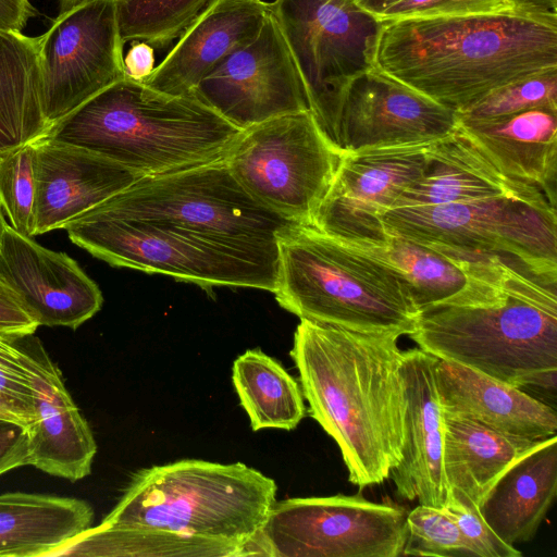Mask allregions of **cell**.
Segmentation results:
<instances>
[{"label":"cell","instance_id":"33","mask_svg":"<svg viewBox=\"0 0 557 557\" xmlns=\"http://www.w3.org/2000/svg\"><path fill=\"white\" fill-rule=\"evenodd\" d=\"M539 107H557V67L516 79L487 94L458 119H491Z\"/></svg>","mask_w":557,"mask_h":557},{"label":"cell","instance_id":"16","mask_svg":"<svg viewBox=\"0 0 557 557\" xmlns=\"http://www.w3.org/2000/svg\"><path fill=\"white\" fill-rule=\"evenodd\" d=\"M457 123L455 111L375 67L343 88L333 144L343 152L429 144L451 133Z\"/></svg>","mask_w":557,"mask_h":557},{"label":"cell","instance_id":"40","mask_svg":"<svg viewBox=\"0 0 557 557\" xmlns=\"http://www.w3.org/2000/svg\"><path fill=\"white\" fill-rule=\"evenodd\" d=\"M27 432L16 425L0 421V475L26 466Z\"/></svg>","mask_w":557,"mask_h":557},{"label":"cell","instance_id":"32","mask_svg":"<svg viewBox=\"0 0 557 557\" xmlns=\"http://www.w3.org/2000/svg\"><path fill=\"white\" fill-rule=\"evenodd\" d=\"M60 12L82 0H58ZM211 0H116L123 42L144 41L164 48L180 37Z\"/></svg>","mask_w":557,"mask_h":557},{"label":"cell","instance_id":"5","mask_svg":"<svg viewBox=\"0 0 557 557\" xmlns=\"http://www.w3.org/2000/svg\"><path fill=\"white\" fill-rule=\"evenodd\" d=\"M278 305L306 319L367 334L410 335L420 310L406 280L385 262L313 225L277 235Z\"/></svg>","mask_w":557,"mask_h":557},{"label":"cell","instance_id":"13","mask_svg":"<svg viewBox=\"0 0 557 557\" xmlns=\"http://www.w3.org/2000/svg\"><path fill=\"white\" fill-rule=\"evenodd\" d=\"M116 0H82L39 36L42 111L49 128L124 78Z\"/></svg>","mask_w":557,"mask_h":557},{"label":"cell","instance_id":"18","mask_svg":"<svg viewBox=\"0 0 557 557\" xmlns=\"http://www.w3.org/2000/svg\"><path fill=\"white\" fill-rule=\"evenodd\" d=\"M34 392L36 420L26 466L76 482L89 475L97 453L91 429L67 392L62 372L34 334L18 337Z\"/></svg>","mask_w":557,"mask_h":557},{"label":"cell","instance_id":"6","mask_svg":"<svg viewBox=\"0 0 557 557\" xmlns=\"http://www.w3.org/2000/svg\"><path fill=\"white\" fill-rule=\"evenodd\" d=\"M276 492L273 479L243 462L182 459L134 473L101 523L232 543L246 556Z\"/></svg>","mask_w":557,"mask_h":557},{"label":"cell","instance_id":"38","mask_svg":"<svg viewBox=\"0 0 557 557\" xmlns=\"http://www.w3.org/2000/svg\"><path fill=\"white\" fill-rule=\"evenodd\" d=\"M20 336L0 334V393L35 407L34 392L23 363Z\"/></svg>","mask_w":557,"mask_h":557},{"label":"cell","instance_id":"15","mask_svg":"<svg viewBox=\"0 0 557 557\" xmlns=\"http://www.w3.org/2000/svg\"><path fill=\"white\" fill-rule=\"evenodd\" d=\"M429 144L344 152L312 225L355 246L385 243L380 216L421 177Z\"/></svg>","mask_w":557,"mask_h":557},{"label":"cell","instance_id":"28","mask_svg":"<svg viewBox=\"0 0 557 557\" xmlns=\"http://www.w3.org/2000/svg\"><path fill=\"white\" fill-rule=\"evenodd\" d=\"M39 36L0 29V158L45 136Z\"/></svg>","mask_w":557,"mask_h":557},{"label":"cell","instance_id":"20","mask_svg":"<svg viewBox=\"0 0 557 557\" xmlns=\"http://www.w3.org/2000/svg\"><path fill=\"white\" fill-rule=\"evenodd\" d=\"M34 236L64 226L143 176L88 149L41 137L35 141Z\"/></svg>","mask_w":557,"mask_h":557},{"label":"cell","instance_id":"21","mask_svg":"<svg viewBox=\"0 0 557 557\" xmlns=\"http://www.w3.org/2000/svg\"><path fill=\"white\" fill-rule=\"evenodd\" d=\"M270 12V2L263 0H211L143 83L170 95H188L259 34Z\"/></svg>","mask_w":557,"mask_h":557},{"label":"cell","instance_id":"3","mask_svg":"<svg viewBox=\"0 0 557 557\" xmlns=\"http://www.w3.org/2000/svg\"><path fill=\"white\" fill-rule=\"evenodd\" d=\"M396 334L300 319L289 351L309 414L336 442L349 481L383 483L401 460L403 350Z\"/></svg>","mask_w":557,"mask_h":557},{"label":"cell","instance_id":"19","mask_svg":"<svg viewBox=\"0 0 557 557\" xmlns=\"http://www.w3.org/2000/svg\"><path fill=\"white\" fill-rule=\"evenodd\" d=\"M436 359L420 348L403 350V457L389 476L398 497L444 508L449 487L443 465L444 416L435 382Z\"/></svg>","mask_w":557,"mask_h":557},{"label":"cell","instance_id":"2","mask_svg":"<svg viewBox=\"0 0 557 557\" xmlns=\"http://www.w3.org/2000/svg\"><path fill=\"white\" fill-rule=\"evenodd\" d=\"M375 67L456 113L557 67V13L516 0L478 14L384 22Z\"/></svg>","mask_w":557,"mask_h":557},{"label":"cell","instance_id":"23","mask_svg":"<svg viewBox=\"0 0 557 557\" xmlns=\"http://www.w3.org/2000/svg\"><path fill=\"white\" fill-rule=\"evenodd\" d=\"M458 126L504 175L541 189L556 207L557 107L491 117L458 119Z\"/></svg>","mask_w":557,"mask_h":557},{"label":"cell","instance_id":"27","mask_svg":"<svg viewBox=\"0 0 557 557\" xmlns=\"http://www.w3.org/2000/svg\"><path fill=\"white\" fill-rule=\"evenodd\" d=\"M443 416V465L449 492L463 494L478 507L504 471L542 441L508 434L468 418Z\"/></svg>","mask_w":557,"mask_h":557},{"label":"cell","instance_id":"34","mask_svg":"<svg viewBox=\"0 0 557 557\" xmlns=\"http://www.w3.org/2000/svg\"><path fill=\"white\" fill-rule=\"evenodd\" d=\"M35 141L0 158V206L11 226L29 237L35 228Z\"/></svg>","mask_w":557,"mask_h":557},{"label":"cell","instance_id":"10","mask_svg":"<svg viewBox=\"0 0 557 557\" xmlns=\"http://www.w3.org/2000/svg\"><path fill=\"white\" fill-rule=\"evenodd\" d=\"M343 153L313 113L302 111L240 131L223 161L260 205L293 223L312 225Z\"/></svg>","mask_w":557,"mask_h":557},{"label":"cell","instance_id":"44","mask_svg":"<svg viewBox=\"0 0 557 557\" xmlns=\"http://www.w3.org/2000/svg\"><path fill=\"white\" fill-rule=\"evenodd\" d=\"M525 3L532 4L537 8H542L552 12L557 13V0H520Z\"/></svg>","mask_w":557,"mask_h":557},{"label":"cell","instance_id":"39","mask_svg":"<svg viewBox=\"0 0 557 557\" xmlns=\"http://www.w3.org/2000/svg\"><path fill=\"white\" fill-rule=\"evenodd\" d=\"M38 326L16 294L0 278V333L23 336L34 334Z\"/></svg>","mask_w":557,"mask_h":557},{"label":"cell","instance_id":"12","mask_svg":"<svg viewBox=\"0 0 557 557\" xmlns=\"http://www.w3.org/2000/svg\"><path fill=\"white\" fill-rule=\"evenodd\" d=\"M407 511L356 495L296 497L273 504L246 556L398 557Z\"/></svg>","mask_w":557,"mask_h":557},{"label":"cell","instance_id":"45","mask_svg":"<svg viewBox=\"0 0 557 557\" xmlns=\"http://www.w3.org/2000/svg\"><path fill=\"white\" fill-rule=\"evenodd\" d=\"M7 222H5V219L3 216V213H2V208L0 206V243H1V238H2V235H3V232L7 227Z\"/></svg>","mask_w":557,"mask_h":557},{"label":"cell","instance_id":"17","mask_svg":"<svg viewBox=\"0 0 557 557\" xmlns=\"http://www.w3.org/2000/svg\"><path fill=\"white\" fill-rule=\"evenodd\" d=\"M0 278L39 326L76 330L102 307L101 290L74 259L9 224L0 243Z\"/></svg>","mask_w":557,"mask_h":557},{"label":"cell","instance_id":"9","mask_svg":"<svg viewBox=\"0 0 557 557\" xmlns=\"http://www.w3.org/2000/svg\"><path fill=\"white\" fill-rule=\"evenodd\" d=\"M92 209L115 216L162 221L275 255L277 235L296 224L256 201L223 160L144 176Z\"/></svg>","mask_w":557,"mask_h":557},{"label":"cell","instance_id":"8","mask_svg":"<svg viewBox=\"0 0 557 557\" xmlns=\"http://www.w3.org/2000/svg\"><path fill=\"white\" fill-rule=\"evenodd\" d=\"M380 222L386 235L449 258L497 255L557 277L556 207L546 197L499 195L441 206L396 208Z\"/></svg>","mask_w":557,"mask_h":557},{"label":"cell","instance_id":"36","mask_svg":"<svg viewBox=\"0 0 557 557\" xmlns=\"http://www.w3.org/2000/svg\"><path fill=\"white\" fill-rule=\"evenodd\" d=\"M444 509L454 519L475 557H520L522 553L504 542L487 524L479 507L463 494L449 492Z\"/></svg>","mask_w":557,"mask_h":557},{"label":"cell","instance_id":"26","mask_svg":"<svg viewBox=\"0 0 557 557\" xmlns=\"http://www.w3.org/2000/svg\"><path fill=\"white\" fill-rule=\"evenodd\" d=\"M84 499L26 492L0 494V557H50L91 527Z\"/></svg>","mask_w":557,"mask_h":557},{"label":"cell","instance_id":"4","mask_svg":"<svg viewBox=\"0 0 557 557\" xmlns=\"http://www.w3.org/2000/svg\"><path fill=\"white\" fill-rule=\"evenodd\" d=\"M239 133L191 95H170L125 76L44 137L99 153L144 177L221 161Z\"/></svg>","mask_w":557,"mask_h":557},{"label":"cell","instance_id":"1","mask_svg":"<svg viewBox=\"0 0 557 557\" xmlns=\"http://www.w3.org/2000/svg\"><path fill=\"white\" fill-rule=\"evenodd\" d=\"M467 274L453 296L419 313L421 350L516 387H556L557 277L490 255L456 259Z\"/></svg>","mask_w":557,"mask_h":557},{"label":"cell","instance_id":"14","mask_svg":"<svg viewBox=\"0 0 557 557\" xmlns=\"http://www.w3.org/2000/svg\"><path fill=\"white\" fill-rule=\"evenodd\" d=\"M188 95L240 131L280 115L311 111L300 72L271 12L259 34Z\"/></svg>","mask_w":557,"mask_h":557},{"label":"cell","instance_id":"11","mask_svg":"<svg viewBox=\"0 0 557 557\" xmlns=\"http://www.w3.org/2000/svg\"><path fill=\"white\" fill-rule=\"evenodd\" d=\"M270 8L305 83L311 112L333 144L339 95L350 79L375 69L384 22L354 0H274Z\"/></svg>","mask_w":557,"mask_h":557},{"label":"cell","instance_id":"47","mask_svg":"<svg viewBox=\"0 0 557 557\" xmlns=\"http://www.w3.org/2000/svg\"><path fill=\"white\" fill-rule=\"evenodd\" d=\"M1 334V333H0ZM7 335V334H5Z\"/></svg>","mask_w":557,"mask_h":557},{"label":"cell","instance_id":"46","mask_svg":"<svg viewBox=\"0 0 557 557\" xmlns=\"http://www.w3.org/2000/svg\"><path fill=\"white\" fill-rule=\"evenodd\" d=\"M354 1H359V0H354Z\"/></svg>","mask_w":557,"mask_h":557},{"label":"cell","instance_id":"25","mask_svg":"<svg viewBox=\"0 0 557 557\" xmlns=\"http://www.w3.org/2000/svg\"><path fill=\"white\" fill-rule=\"evenodd\" d=\"M556 493L557 435H553L504 471L479 510L492 530L515 546L534 537Z\"/></svg>","mask_w":557,"mask_h":557},{"label":"cell","instance_id":"43","mask_svg":"<svg viewBox=\"0 0 557 557\" xmlns=\"http://www.w3.org/2000/svg\"><path fill=\"white\" fill-rule=\"evenodd\" d=\"M36 420L35 407L0 393V421L30 430Z\"/></svg>","mask_w":557,"mask_h":557},{"label":"cell","instance_id":"41","mask_svg":"<svg viewBox=\"0 0 557 557\" xmlns=\"http://www.w3.org/2000/svg\"><path fill=\"white\" fill-rule=\"evenodd\" d=\"M154 67L153 47L144 41L133 44L124 57L126 77L144 82L152 74Z\"/></svg>","mask_w":557,"mask_h":557},{"label":"cell","instance_id":"22","mask_svg":"<svg viewBox=\"0 0 557 557\" xmlns=\"http://www.w3.org/2000/svg\"><path fill=\"white\" fill-rule=\"evenodd\" d=\"M435 382L445 413L531 440L556 435L554 408L509 383L455 361L436 359Z\"/></svg>","mask_w":557,"mask_h":557},{"label":"cell","instance_id":"29","mask_svg":"<svg viewBox=\"0 0 557 557\" xmlns=\"http://www.w3.org/2000/svg\"><path fill=\"white\" fill-rule=\"evenodd\" d=\"M87 557H239L243 547L172 531L100 523L51 553Z\"/></svg>","mask_w":557,"mask_h":557},{"label":"cell","instance_id":"24","mask_svg":"<svg viewBox=\"0 0 557 557\" xmlns=\"http://www.w3.org/2000/svg\"><path fill=\"white\" fill-rule=\"evenodd\" d=\"M499 195L546 197L537 187L504 175L457 123L451 133L428 145L423 174L389 209L441 206Z\"/></svg>","mask_w":557,"mask_h":557},{"label":"cell","instance_id":"37","mask_svg":"<svg viewBox=\"0 0 557 557\" xmlns=\"http://www.w3.org/2000/svg\"><path fill=\"white\" fill-rule=\"evenodd\" d=\"M516 0H399L398 10L406 18L490 13L515 5Z\"/></svg>","mask_w":557,"mask_h":557},{"label":"cell","instance_id":"7","mask_svg":"<svg viewBox=\"0 0 557 557\" xmlns=\"http://www.w3.org/2000/svg\"><path fill=\"white\" fill-rule=\"evenodd\" d=\"M70 239L113 267L160 273L199 285L274 292L278 255L249 250L156 220L95 209L69 222Z\"/></svg>","mask_w":557,"mask_h":557},{"label":"cell","instance_id":"35","mask_svg":"<svg viewBox=\"0 0 557 557\" xmlns=\"http://www.w3.org/2000/svg\"><path fill=\"white\" fill-rule=\"evenodd\" d=\"M401 556L475 557V554L444 508L419 504L407 512Z\"/></svg>","mask_w":557,"mask_h":557},{"label":"cell","instance_id":"31","mask_svg":"<svg viewBox=\"0 0 557 557\" xmlns=\"http://www.w3.org/2000/svg\"><path fill=\"white\" fill-rule=\"evenodd\" d=\"M387 236L383 244L351 246L385 262L400 274L420 311L465 286L467 274L457 260L413 240Z\"/></svg>","mask_w":557,"mask_h":557},{"label":"cell","instance_id":"30","mask_svg":"<svg viewBox=\"0 0 557 557\" xmlns=\"http://www.w3.org/2000/svg\"><path fill=\"white\" fill-rule=\"evenodd\" d=\"M232 380L253 431L294 430L306 416L296 379L260 349H248L233 363Z\"/></svg>","mask_w":557,"mask_h":557},{"label":"cell","instance_id":"42","mask_svg":"<svg viewBox=\"0 0 557 557\" xmlns=\"http://www.w3.org/2000/svg\"><path fill=\"white\" fill-rule=\"evenodd\" d=\"M36 14L29 0H0V29L22 32Z\"/></svg>","mask_w":557,"mask_h":557}]
</instances>
